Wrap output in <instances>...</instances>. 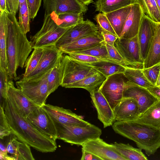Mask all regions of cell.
<instances>
[{
    "label": "cell",
    "instance_id": "cell-15",
    "mask_svg": "<svg viewBox=\"0 0 160 160\" xmlns=\"http://www.w3.org/2000/svg\"><path fill=\"white\" fill-rule=\"evenodd\" d=\"M158 23L154 22L144 13L137 35L143 62L148 55Z\"/></svg>",
    "mask_w": 160,
    "mask_h": 160
},
{
    "label": "cell",
    "instance_id": "cell-16",
    "mask_svg": "<svg viewBox=\"0 0 160 160\" xmlns=\"http://www.w3.org/2000/svg\"><path fill=\"white\" fill-rule=\"evenodd\" d=\"M49 114L54 122L63 124L87 125L90 124L84 120L83 117L68 109L50 104L42 106Z\"/></svg>",
    "mask_w": 160,
    "mask_h": 160
},
{
    "label": "cell",
    "instance_id": "cell-34",
    "mask_svg": "<svg viewBox=\"0 0 160 160\" xmlns=\"http://www.w3.org/2000/svg\"><path fill=\"white\" fill-rule=\"evenodd\" d=\"M142 69L127 68L123 73L128 80L139 86L147 88L154 86L145 77L143 73Z\"/></svg>",
    "mask_w": 160,
    "mask_h": 160
},
{
    "label": "cell",
    "instance_id": "cell-50",
    "mask_svg": "<svg viewBox=\"0 0 160 160\" xmlns=\"http://www.w3.org/2000/svg\"><path fill=\"white\" fill-rule=\"evenodd\" d=\"M0 11H6V0H0Z\"/></svg>",
    "mask_w": 160,
    "mask_h": 160
},
{
    "label": "cell",
    "instance_id": "cell-7",
    "mask_svg": "<svg viewBox=\"0 0 160 160\" xmlns=\"http://www.w3.org/2000/svg\"><path fill=\"white\" fill-rule=\"evenodd\" d=\"M69 28H61L55 23L49 15L44 16L43 24L41 29L31 37L30 41L32 48L55 45Z\"/></svg>",
    "mask_w": 160,
    "mask_h": 160
},
{
    "label": "cell",
    "instance_id": "cell-2",
    "mask_svg": "<svg viewBox=\"0 0 160 160\" xmlns=\"http://www.w3.org/2000/svg\"><path fill=\"white\" fill-rule=\"evenodd\" d=\"M8 13L9 21L7 42L8 73L12 79L17 77L18 67L23 68L32 48L31 42L21 29L16 15Z\"/></svg>",
    "mask_w": 160,
    "mask_h": 160
},
{
    "label": "cell",
    "instance_id": "cell-12",
    "mask_svg": "<svg viewBox=\"0 0 160 160\" xmlns=\"http://www.w3.org/2000/svg\"><path fill=\"white\" fill-rule=\"evenodd\" d=\"M114 46L127 61L133 64H143L137 35L131 38H118Z\"/></svg>",
    "mask_w": 160,
    "mask_h": 160
},
{
    "label": "cell",
    "instance_id": "cell-32",
    "mask_svg": "<svg viewBox=\"0 0 160 160\" xmlns=\"http://www.w3.org/2000/svg\"><path fill=\"white\" fill-rule=\"evenodd\" d=\"M83 63L92 66L106 77L116 73H123L127 68L122 65L105 60L91 63Z\"/></svg>",
    "mask_w": 160,
    "mask_h": 160
},
{
    "label": "cell",
    "instance_id": "cell-46",
    "mask_svg": "<svg viewBox=\"0 0 160 160\" xmlns=\"http://www.w3.org/2000/svg\"><path fill=\"white\" fill-rule=\"evenodd\" d=\"M30 14L31 18L33 19L37 16L41 6L42 0H27Z\"/></svg>",
    "mask_w": 160,
    "mask_h": 160
},
{
    "label": "cell",
    "instance_id": "cell-19",
    "mask_svg": "<svg viewBox=\"0 0 160 160\" xmlns=\"http://www.w3.org/2000/svg\"><path fill=\"white\" fill-rule=\"evenodd\" d=\"M63 53L55 45L44 47V52L37 68L27 78H31L52 69Z\"/></svg>",
    "mask_w": 160,
    "mask_h": 160
},
{
    "label": "cell",
    "instance_id": "cell-9",
    "mask_svg": "<svg viewBox=\"0 0 160 160\" xmlns=\"http://www.w3.org/2000/svg\"><path fill=\"white\" fill-rule=\"evenodd\" d=\"M25 118L42 133L55 140L57 139V132L54 122L42 106L38 107Z\"/></svg>",
    "mask_w": 160,
    "mask_h": 160
},
{
    "label": "cell",
    "instance_id": "cell-23",
    "mask_svg": "<svg viewBox=\"0 0 160 160\" xmlns=\"http://www.w3.org/2000/svg\"><path fill=\"white\" fill-rule=\"evenodd\" d=\"M7 144V151L14 160H33L30 146L22 142L14 134L11 133Z\"/></svg>",
    "mask_w": 160,
    "mask_h": 160
},
{
    "label": "cell",
    "instance_id": "cell-53",
    "mask_svg": "<svg viewBox=\"0 0 160 160\" xmlns=\"http://www.w3.org/2000/svg\"><path fill=\"white\" fill-rule=\"evenodd\" d=\"M155 86L160 87V71Z\"/></svg>",
    "mask_w": 160,
    "mask_h": 160
},
{
    "label": "cell",
    "instance_id": "cell-5",
    "mask_svg": "<svg viewBox=\"0 0 160 160\" xmlns=\"http://www.w3.org/2000/svg\"><path fill=\"white\" fill-rule=\"evenodd\" d=\"M51 70L31 78H22L16 82L18 88L39 106H42L46 104V99L50 95L47 76Z\"/></svg>",
    "mask_w": 160,
    "mask_h": 160
},
{
    "label": "cell",
    "instance_id": "cell-27",
    "mask_svg": "<svg viewBox=\"0 0 160 160\" xmlns=\"http://www.w3.org/2000/svg\"><path fill=\"white\" fill-rule=\"evenodd\" d=\"M107 77L97 71L77 82L68 85L66 88H80L84 89L89 93L99 88Z\"/></svg>",
    "mask_w": 160,
    "mask_h": 160
},
{
    "label": "cell",
    "instance_id": "cell-20",
    "mask_svg": "<svg viewBox=\"0 0 160 160\" xmlns=\"http://www.w3.org/2000/svg\"><path fill=\"white\" fill-rule=\"evenodd\" d=\"M135 99L138 104L140 114L158 100L147 89L140 86H133L126 89L123 98Z\"/></svg>",
    "mask_w": 160,
    "mask_h": 160
},
{
    "label": "cell",
    "instance_id": "cell-37",
    "mask_svg": "<svg viewBox=\"0 0 160 160\" xmlns=\"http://www.w3.org/2000/svg\"><path fill=\"white\" fill-rule=\"evenodd\" d=\"M145 14L154 22L160 23V12L155 0H137Z\"/></svg>",
    "mask_w": 160,
    "mask_h": 160
},
{
    "label": "cell",
    "instance_id": "cell-10",
    "mask_svg": "<svg viewBox=\"0 0 160 160\" xmlns=\"http://www.w3.org/2000/svg\"><path fill=\"white\" fill-rule=\"evenodd\" d=\"M44 16L53 13H84L88 10L87 5L79 0H42Z\"/></svg>",
    "mask_w": 160,
    "mask_h": 160
},
{
    "label": "cell",
    "instance_id": "cell-30",
    "mask_svg": "<svg viewBox=\"0 0 160 160\" xmlns=\"http://www.w3.org/2000/svg\"><path fill=\"white\" fill-rule=\"evenodd\" d=\"M49 15L58 26L63 28H70L84 21L82 13H64L59 14L52 13Z\"/></svg>",
    "mask_w": 160,
    "mask_h": 160
},
{
    "label": "cell",
    "instance_id": "cell-51",
    "mask_svg": "<svg viewBox=\"0 0 160 160\" xmlns=\"http://www.w3.org/2000/svg\"><path fill=\"white\" fill-rule=\"evenodd\" d=\"M0 151L3 152H6L7 151V145H5L2 142L0 141Z\"/></svg>",
    "mask_w": 160,
    "mask_h": 160
},
{
    "label": "cell",
    "instance_id": "cell-40",
    "mask_svg": "<svg viewBox=\"0 0 160 160\" xmlns=\"http://www.w3.org/2000/svg\"><path fill=\"white\" fill-rule=\"evenodd\" d=\"M9 78L7 71L0 67V106L3 108L4 101L8 97Z\"/></svg>",
    "mask_w": 160,
    "mask_h": 160
},
{
    "label": "cell",
    "instance_id": "cell-54",
    "mask_svg": "<svg viewBox=\"0 0 160 160\" xmlns=\"http://www.w3.org/2000/svg\"><path fill=\"white\" fill-rule=\"evenodd\" d=\"M157 6L160 12V0H155Z\"/></svg>",
    "mask_w": 160,
    "mask_h": 160
},
{
    "label": "cell",
    "instance_id": "cell-24",
    "mask_svg": "<svg viewBox=\"0 0 160 160\" xmlns=\"http://www.w3.org/2000/svg\"><path fill=\"white\" fill-rule=\"evenodd\" d=\"M9 18L6 11L0 13V67L6 70L8 69L7 53V38Z\"/></svg>",
    "mask_w": 160,
    "mask_h": 160
},
{
    "label": "cell",
    "instance_id": "cell-8",
    "mask_svg": "<svg viewBox=\"0 0 160 160\" xmlns=\"http://www.w3.org/2000/svg\"><path fill=\"white\" fill-rule=\"evenodd\" d=\"M97 71L92 66L64 55V62L61 86L66 88L68 85L92 75Z\"/></svg>",
    "mask_w": 160,
    "mask_h": 160
},
{
    "label": "cell",
    "instance_id": "cell-47",
    "mask_svg": "<svg viewBox=\"0 0 160 160\" xmlns=\"http://www.w3.org/2000/svg\"><path fill=\"white\" fill-rule=\"evenodd\" d=\"M82 156L81 160H101V159L92 153L82 148Z\"/></svg>",
    "mask_w": 160,
    "mask_h": 160
},
{
    "label": "cell",
    "instance_id": "cell-42",
    "mask_svg": "<svg viewBox=\"0 0 160 160\" xmlns=\"http://www.w3.org/2000/svg\"><path fill=\"white\" fill-rule=\"evenodd\" d=\"M94 19L97 22V25L117 36L108 19L104 13L101 12L98 13L96 15Z\"/></svg>",
    "mask_w": 160,
    "mask_h": 160
},
{
    "label": "cell",
    "instance_id": "cell-36",
    "mask_svg": "<svg viewBox=\"0 0 160 160\" xmlns=\"http://www.w3.org/2000/svg\"><path fill=\"white\" fill-rule=\"evenodd\" d=\"M44 52V47L36 48L30 56L27 58L25 63V72L23 78H27L37 68Z\"/></svg>",
    "mask_w": 160,
    "mask_h": 160
},
{
    "label": "cell",
    "instance_id": "cell-48",
    "mask_svg": "<svg viewBox=\"0 0 160 160\" xmlns=\"http://www.w3.org/2000/svg\"><path fill=\"white\" fill-rule=\"evenodd\" d=\"M147 89L158 100L160 101V87L155 86L150 87Z\"/></svg>",
    "mask_w": 160,
    "mask_h": 160
},
{
    "label": "cell",
    "instance_id": "cell-4",
    "mask_svg": "<svg viewBox=\"0 0 160 160\" xmlns=\"http://www.w3.org/2000/svg\"><path fill=\"white\" fill-rule=\"evenodd\" d=\"M57 139L71 144L82 146L87 141L100 138L102 130L91 123L87 125L63 124L54 122Z\"/></svg>",
    "mask_w": 160,
    "mask_h": 160
},
{
    "label": "cell",
    "instance_id": "cell-17",
    "mask_svg": "<svg viewBox=\"0 0 160 160\" xmlns=\"http://www.w3.org/2000/svg\"><path fill=\"white\" fill-rule=\"evenodd\" d=\"M144 13L137 0H134L120 37L131 38L138 35L142 16Z\"/></svg>",
    "mask_w": 160,
    "mask_h": 160
},
{
    "label": "cell",
    "instance_id": "cell-25",
    "mask_svg": "<svg viewBox=\"0 0 160 160\" xmlns=\"http://www.w3.org/2000/svg\"><path fill=\"white\" fill-rule=\"evenodd\" d=\"M134 120L160 130V101L155 102Z\"/></svg>",
    "mask_w": 160,
    "mask_h": 160
},
{
    "label": "cell",
    "instance_id": "cell-14",
    "mask_svg": "<svg viewBox=\"0 0 160 160\" xmlns=\"http://www.w3.org/2000/svg\"><path fill=\"white\" fill-rule=\"evenodd\" d=\"M99 88L90 93V97L97 111L98 118L106 128L115 122V116L113 110Z\"/></svg>",
    "mask_w": 160,
    "mask_h": 160
},
{
    "label": "cell",
    "instance_id": "cell-33",
    "mask_svg": "<svg viewBox=\"0 0 160 160\" xmlns=\"http://www.w3.org/2000/svg\"><path fill=\"white\" fill-rule=\"evenodd\" d=\"M134 0H96L95 11L103 13L111 12L132 4Z\"/></svg>",
    "mask_w": 160,
    "mask_h": 160
},
{
    "label": "cell",
    "instance_id": "cell-41",
    "mask_svg": "<svg viewBox=\"0 0 160 160\" xmlns=\"http://www.w3.org/2000/svg\"><path fill=\"white\" fill-rule=\"evenodd\" d=\"M160 71V62L148 68H143L142 71L148 80L155 86Z\"/></svg>",
    "mask_w": 160,
    "mask_h": 160
},
{
    "label": "cell",
    "instance_id": "cell-26",
    "mask_svg": "<svg viewBox=\"0 0 160 160\" xmlns=\"http://www.w3.org/2000/svg\"><path fill=\"white\" fill-rule=\"evenodd\" d=\"M132 5L111 12L104 13L118 38L121 36L125 22L130 11Z\"/></svg>",
    "mask_w": 160,
    "mask_h": 160
},
{
    "label": "cell",
    "instance_id": "cell-3",
    "mask_svg": "<svg viewBox=\"0 0 160 160\" xmlns=\"http://www.w3.org/2000/svg\"><path fill=\"white\" fill-rule=\"evenodd\" d=\"M116 133L134 141L148 156L160 148V130L134 120L115 122L112 125Z\"/></svg>",
    "mask_w": 160,
    "mask_h": 160
},
{
    "label": "cell",
    "instance_id": "cell-44",
    "mask_svg": "<svg viewBox=\"0 0 160 160\" xmlns=\"http://www.w3.org/2000/svg\"><path fill=\"white\" fill-rule=\"evenodd\" d=\"M97 26L98 31L102 36L105 43L110 46H113L115 42L118 37L99 26L97 25Z\"/></svg>",
    "mask_w": 160,
    "mask_h": 160
},
{
    "label": "cell",
    "instance_id": "cell-45",
    "mask_svg": "<svg viewBox=\"0 0 160 160\" xmlns=\"http://www.w3.org/2000/svg\"><path fill=\"white\" fill-rule=\"evenodd\" d=\"M26 1L27 0H6L7 12L16 15L19 10V5Z\"/></svg>",
    "mask_w": 160,
    "mask_h": 160
},
{
    "label": "cell",
    "instance_id": "cell-31",
    "mask_svg": "<svg viewBox=\"0 0 160 160\" xmlns=\"http://www.w3.org/2000/svg\"><path fill=\"white\" fill-rule=\"evenodd\" d=\"M116 151L126 160H147L142 149L133 147L129 144L115 142L112 143Z\"/></svg>",
    "mask_w": 160,
    "mask_h": 160
},
{
    "label": "cell",
    "instance_id": "cell-21",
    "mask_svg": "<svg viewBox=\"0 0 160 160\" xmlns=\"http://www.w3.org/2000/svg\"><path fill=\"white\" fill-rule=\"evenodd\" d=\"M104 41L102 36L98 31L96 34L84 37L59 48L63 53L68 54L89 49Z\"/></svg>",
    "mask_w": 160,
    "mask_h": 160
},
{
    "label": "cell",
    "instance_id": "cell-11",
    "mask_svg": "<svg viewBox=\"0 0 160 160\" xmlns=\"http://www.w3.org/2000/svg\"><path fill=\"white\" fill-rule=\"evenodd\" d=\"M98 32L97 25L87 19L70 28L59 39L55 45L59 48Z\"/></svg>",
    "mask_w": 160,
    "mask_h": 160
},
{
    "label": "cell",
    "instance_id": "cell-49",
    "mask_svg": "<svg viewBox=\"0 0 160 160\" xmlns=\"http://www.w3.org/2000/svg\"><path fill=\"white\" fill-rule=\"evenodd\" d=\"M0 153L1 160H14L12 157L8 155L7 152H3L0 151Z\"/></svg>",
    "mask_w": 160,
    "mask_h": 160
},
{
    "label": "cell",
    "instance_id": "cell-43",
    "mask_svg": "<svg viewBox=\"0 0 160 160\" xmlns=\"http://www.w3.org/2000/svg\"><path fill=\"white\" fill-rule=\"evenodd\" d=\"M11 134L6 118L4 108L0 106V138L3 139L5 137Z\"/></svg>",
    "mask_w": 160,
    "mask_h": 160
},
{
    "label": "cell",
    "instance_id": "cell-52",
    "mask_svg": "<svg viewBox=\"0 0 160 160\" xmlns=\"http://www.w3.org/2000/svg\"><path fill=\"white\" fill-rule=\"evenodd\" d=\"M82 3L87 6L89 5L92 2V0H79Z\"/></svg>",
    "mask_w": 160,
    "mask_h": 160
},
{
    "label": "cell",
    "instance_id": "cell-39",
    "mask_svg": "<svg viewBox=\"0 0 160 160\" xmlns=\"http://www.w3.org/2000/svg\"><path fill=\"white\" fill-rule=\"evenodd\" d=\"M108 53L110 57L120 63L126 68H130L143 69V64H138L130 63L124 59L119 53L114 46H111L106 43Z\"/></svg>",
    "mask_w": 160,
    "mask_h": 160
},
{
    "label": "cell",
    "instance_id": "cell-35",
    "mask_svg": "<svg viewBox=\"0 0 160 160\" xmlns=\"http://www.w3.org/2000/svg\"><path fill=\"white\" fill-rule=\"evenodd\" d=\"M72 53L89 55L122 65L120 63L113 60L110 57L108 52L106 43L104 41L99 45L89 49L76 52Z\"/></svg>",
    "mask_w": 160,
    "mask_h": 160
},
{
    "label": "cell",
    "instance_id": "cell-18",
    "mask_svg": "<svg viewBox=\"0 0 160 160\" xmlns=\"http://www.w3.org/2000/svg\"><path fill=\"white\" fill-rule=\"evenodd\" d=\"M113 111L117 121L134 120L140 114L137 101L131 97L123 98Z\"/></svg>",
    "mask_w": 160,
    "mask_h": 160
},
{
    "label": "cell",
    "instance_id": "cell-1",
    "mask_svg": "<svg viewBox=\"0 0 160 160\" xmlns=\"http://www.w3.org/2000/svg\"><path fill=\"white\" fill-rule=\"evenodd\" d=\"M3 108L11 133L19 140L42 152H52L56 150V140L34 127L23 117L15 102L8 95L4 101Z\"/></svg>",
    "mask_w": 160,
    "mask_h": 160
},
{
    "label": "cell",
    "instance_id": "cell-6",
    "mask_svg": "<svg viewBox=\"0 0 160 160\" xmlns=\"http://www.w3.org/2000/svg\"><path fill=\"white\" fill-rule=\"evenodd\" d=\"M126 78L123 73L113 74L107 77L99 88L113 110L123 98L126 89L138 86Z\"/></svg>",
    "mask_w": 160,
    "mask_h": 160
},
{
    "label": "cell",
    "instance_id": "cell-38",
    "mask_svg": "<svg viewBox=\"0 0 160 160\" xmlns=\"http://www.w3.org/2000/svg\"><path fill=\"white\" fill-rule=\"evenodd\" d=\"M19 24L24 33L26 34L30 31V14L27 1L19 5Z\"/></svg>",
    "mask_w": 160,
    "mask_h": 160
},
{
    "label": "cell",
    "instance_id": "cell-28",
    "mask_svg": "<svg viewBox=\"0 0 160 160\" xmlns=\"http://www.w3.org/2000/svg\"><path fill=\"white\" fill-rule=\"evenodd\" d=\"M64 62V56L62 54L48 75L47 81L50 95L61 85Z\"/></svg>",
    "mask_w": 160,
    "mask_h": 160
},
{
    "label": "cell",
    "instance_id": "cell-22",
    "mask_svg": "<svg viewBox=\"0 0 160 160\" xmlns=\"http://www.w3.org/2000/svg\"><path fill=\"white\" fill-rule=\"evenodd\" d=\"M8 95L15 102L26 118L39 106L28 98L20 89L15 88L13 82L9 80Z\"/></svg>",
    "mask_w": 160,
    "mask_h": 160
},
{
    "label": "cell",
    "instance_id": "cell-13",
    "mask_svg": "<svg viewBox=\"0 0 160 160\" xmlns=\"http://www.w3.org/2000/svg\"><path fill=\"white\" fill-rule=\"evenodd\" d=\"M82 146V148L101 160H126L116 151L112 144L108 143L100 138L89 140Z\"/></svg>",
    "mask_w": 160,
    "mask_h": 160
},
{
    "label": "cell",
    "instance_id": "cell-29",
    "mask_svg": "<svg viewBox=\"0 0 160 160\" xmlns=\"http://www.w3.org/2000/svg\"><path fill=\"white\" fill-rule=\"evenodd\" d=\"M160 62V23L156 29L147 56L144 68L151 67Z\"/></svg>",
    "mask_w": 160,
    "mask_h": 160
}]
</instances>
